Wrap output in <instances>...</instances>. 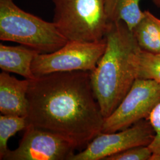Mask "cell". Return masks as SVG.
<instances>
[{
    "instance_id": "cell-1",
    "label": "cell",
    "mask_w": 160,
    "mask_h": 160,
    "mask_svg": "<svg viewBox=\"0 0 160 160\" xmlns=\"http://www.w3.org/2000/svg\"><path fill=\"white\" fill-rule=\"evenodd\" d=\"M29 80V125L67 138L78 148L102 133L104 118L91 72H57Z\"/></svg>"
},
{
    "instance_id": "cell-2",
    "label": "cell",
    "mask_w": 160,
    "mask_h": 160,
    "mask_svg": "<svg viewBox=\"0 0 160 160\" xmlns=\"http://www.w3.org/2000/svg\"><path fill=\"white\" fill-rule=\"evenodd\" d=\"M104 38L106 49L91 72V81L105 119L117 108L137 79L141 49L122 21L110 23Z\"/></svg>"
},
{
    "instance_id": "cell-3",
    "label": "cell",
    "mask_w": 160,
    "mask_h": 160,
    "mask_svg": "<svg viewBox=\"0 0 160 160\" xmlns=\"http://www.w3.org/2000/svg\"><path fill=\"white\" fill-rule=\"evenodd\" d=\"M0 39L16 42L39 53L56 51L68 41L53 22L24 12L13 0H0Z\"/></svg>"
},
{
    "instance_id": "cell-4",
    "label": "cell",
    "mask_w": 160,
    "mask_h": 160,
    "mask_svg": "<svg viewBox=\"0 0 160 160\" xmlns=\"http://www.w3.org/2000/svg\"><path fill=\"white\" fill-rule=\"evenodd\" d=\"M53 23L68 40L97 42L104 39L110 22L104 0H52Z\"/></svg>"
},
{
    "instance_id": "cell-5",
    "label": "cell",
    "mask_w": 160,
    "mask_h": 160,
    "mask_svg": "<svg viewBox=\"0 0 160 160\" xmlns=\"http://www.w3.org/2000/svg\"><path fill=\"white\" fill-rule=\"evenodd\" d=\"M106 46L105 38L92 42L68 40L56 51L39 53L32 62V70L36 77L57 72H92L96 68Z\"/></svg>"
},
{
    "instance_id": "cell-6",
    "label": "cell",
    "mask_w": 160,
    "mask_h": 160,
    "mask_svg": "<svg viewBox=\"0 0 160 160\" xmlns=\"http://www.w3.org/2000/svg\"><path fill=\"white\" fill-rule=\"evenodd\" d=\"M160 102V84L154 80L137 78L114 112L104 119L102 133L125 129L148 118Z\"/></svg>"
},
{
    "instance_id": "cell-7",
    "label": "cell",
    "mask_w": 160,
    "mask_h": 160,
    "mask_svg": "<svg viewBox=\"0 0 160 160\" xmlns=\"http://www.w3.org/2000/svg\"><path fill=\"white\" fill-rule=\"evenodd\" d=\"M77 148L67 138L29 125L18 147L8 149L3 160H69Z\"/></svg>"
},
{
    "instance_id": "cell-8",
    "label": "cell",
    "mask_w": 160,
    "mask_h": 160,
    "mask_svg": "<svg viewBox=\"0 0 160 160\" xmlns=\"http://www.w3.org/2000/svg\"><path fill=\"white\" fill-rule=\"evenodd\" d=\"M154 135L148 119H142L123 130L100 133L87 144L85 149L73 155L69 160H104L134 147L148 146Z\"/></svg>"
},
{
    "instance_id": "cell-9",
    "label": "cell",
    "mask_w": 160,
    "mask_h": 160,
    "mask_svg": "<svg viewBox=\"0 0 160 160\" xmlns=\"http://www.w3.org/2000/svg\"><path fill=\"white\" fill-rule=\"evenodd\" d=\"M30 80H18L8 72L0 74V112L1 114L28 115V92Z\"/></svg>"
},
{
    "instance_id": "cell-10",
    "label": "cell",
    "mask_w": 160,
    "mask_h": 160,
    "mask_svg": "<svg viewBox=\"0 0 160 160\" xmlns=\"http://www.w3.org/2000/svg\"><path fill=\"white\" fill-rule=\"evenodd\" d=\"M39 53L27 46H7L0 44V68L3 71L20 75L28 80L36 77L32 70V64Z\"/></svg>"
},
{
    "instance_id": "cell-11",
    "label": "cell",
    "mask_w": 160,
    "mask_h": 160,
    "mask_svg": "<svg viewBox=\"0 0 160 160\" xmlns=\"http://www.w3.org/2000/svg\"><path fill=\"white\" fill-rule=\"evenodd\" d=\"M132 32L141 50L160 53V18L148 10L144 11L143 18Z\"/></svg>"
},
{
    "instance_id": "cell-12",
    "label": "cell",
    "mask_w": 160,
    "mask_h": 160,
    "mask_svg": "<svg viewBox=\"0 0 160 160\" xmlns=\"http://www.w3.org/2000/svg\"><path fill=\"white\" fill-rule=\"evenodd\" d=\"M142 0H104L105 12L110 23L122 21L131 31L144 16L139 3Z\"/></svg>"
},
{
    "instance_id": "cell-13",
    "label": "cell",
    "mask_w": 160,
    "mask_h": 160,
    "mask_svg": "<svg viewBox=\"0 0 160 160\" xmlns=\"http://www.w3.org/2000/svg\"><path fill=\"white\" fill-rule=\"evenodd\" d=\"M29 123L26 116L1 114L0 116V160H3L8 148L10 138L17 132L25 130Z\"/></svg>"
},
{
    "instance_id": "cell-14",
    "label": "cell",
    "mask_w": 160,
    "mask_h": 160,
    "mask_svg": "<svg viewBox=\"0 0 160 160\" xmlns=\"http://www.w3.org/2000/svg\"><path fill=\"white\" fill-rule=\"evenodd\" d=\"M138 78L154 80L160 84V52L154 53L141 50Z\"/></svg>"
},
{
    "instance_id": "cell-15",
    "label": "cell",
    "mask_w": 160,
    "mask_h": 160,
    "mask_svg": "<svg viewBox=\"0 0 160 160\" xmlns=\"http://www.w3.org/2000/svg\"><path fill=\"white\" fill-rule=\"evenodd\" d=\"M153 153L148 146L141 145L112 155L104 160H151Z\"/></svg>"
},
{
    "instance_id": "cell-16",
    "label": "cell",
    "mask_w": 160,
    "mask_h": 160,
    "mask_svg": "<svg viewBox=\"0 0 160 160\" xmlns=\"http://www.w3.org/2000/svg\"><path fill=\"white\" fill-rule=\"evenodd\" d=\"M154 132V137L148 145L153 155L151 160L160 157V102L152 110L148 118Z\"/></svg>"
},
{
    "instance_id": "cell-17",
    "label": "cell",
    "mask_w": 160,
    "mask_h": 160,
    "mask_svg": "<svg viewBox=\"0 0 160 160\" xmlns=\"http://www.w3.org/2000/svg\"><path fill=\"white\" fill-rule=\"evenodd\" d=\"M154 6L160 8V0H151Z\"/></svg>"
},
{
    "instance_id": "cell-18",
    "label": "cell",
    "mask_w": 160,
    "mask_h": 160,
    "mask_svg": "<svg viewBox=\"0 0 160 160\" xmlns=\"http://www.w3.org/2000/svg\"><path fill=\"white\" fill-rule=\"evenodd\" d=\"M155 160H160V157H158L156 158H155Z\"/></svg>"
}]
</instances>
